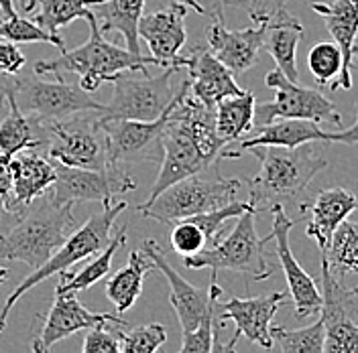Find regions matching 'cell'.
Wrapping results in <instances>:
<instances>
[{"label":"cell","mask_w":358,"mask_h":353,"mask_svg":"<svg viewBox=\"0 0 358 353\" xmlns=\"http://www.w3.org/2000/svg\"><path fill=\"white\" fill-rule=\"evenodd\" d=\"M228 144L218 136L214 108L203 106L189 93V80L178 89V102L163 130L161 169L147 201L153 199L185 176L212 167Z\"/></svg>","instance_id":"cell-1"},{"label":"cell","mask_w":358,"mask_h":353,"mask_svg":"<svg viewBox=\"0 0 358 353\" xmlns=\"http://www.w3.org/2000/svg\"><path fill=\"white\" fill-rule=\"evenodd\" d=\"M157 66L153 55H134L129 49L108 43L102 37L100 22L90 24V39L84 45L62 51L55 59H43L35 63L37 75H53L55 80H64L66 73L80 75V88L94 91L104 84H114L127 71H143L147 67Z\"/></svg>","instance_id":"cell-2"},{"label":"cell","mask_w":358,"mask_h":353,"mask_svg":"<svg viewBox=\"0 0 358 353\" xmlns=\"http://www.w3.org/2000/svg\"><path fill=\"white\" fill-rule=\"evenodd\" d=\"M73 227V205H59L43 195L24 209L21 221L0 240V260L37 270L59 250Z\"/></svg>","instance_id":"cell-3"},{"label":"cell","mask_w":358,"mask_h":353,"mask_svg":"<svg viewBox=\"0 0 358 353\" xmlns=\"http://www.w3.org/2000/svg\"><path fill=\"white\" fill-rule=\"evenodd\" d=\"M248 153L261 160L259 173L248 183L250 201L259 211L297 199L308 189L313 176L328 167V160L315 155L308 144L295 149L255 147Z\"/></svg>","instance_id":"cell-4"},{"label":"cell","mask_w":358,"mask_h":353,"mask_svg":"<svg viewBox=\"0 0 358 353\" xmlns=\"http://www.w3.org/2000/svg\"><path fill=\"white\" fill-rule=\"evenodd\" d=\"M241 187L243 181L226 179L212 165L201 173L173 183L171 187L161 191L153 201H143L141 205H136V211H141L149 220L173 225L178 221L220 209L224 205L236 201Z\"/></svg>","instance_id":"cell-5"},{"label":"cell","mask_w":358,"mask_h":353,"mask_svg":"<svg viewBox=\"0 0 358 353\" xmlns=\"http://www.w3.org/2000/svg\"><path fill=\"white\" fill-rule=\"evenodd\" d=\"M124 209H127V201L106 203L100 213L92 216L82 227L73 230L66 242L59 246V250L41 268L33 270L27 278H22L21 283L13 288V292L6 296V301H4V305L0 309V331H4L8 315H10V310L17 305V301L21 299L22 294H27L33 287L41 285L49 276L67 272L73 264L84 262L92 256L100 254L106 248V243L110 242L114 223H116L118 216Z\"/></svg>","instance_id":"cell-6"},{"label":"cell","mask_w":358,"mask_h":353,"mask_svg":"<svg viewBox=\"0 0 358 353\" xmlns=\"http://www.w3.org/2000/svg\"><path fill=\"white\" fill-rule=\"evenodd\" d=\"M257 213V207H250L248 211L241 213L236 218V225L230 230L226 238L208 246L196 256L183 258V266L189 270L210 268L216 274L220 270H230L243 274L250 283L267 280L273 274V264L265 252V243L271 240V236L259 238L255 227Z\"/></svg>","instance_id":"cell-7"},{"label":"cell","mask_w":358,"mask_h":353,"mask_svg":"<svg viewBox=\"0 0 358 353\" xmlns=\"http://www.w3.org/2000/svg\"><path fill=\"white\" fill-rule=\"evenodd\" d=\"M100 112H82L64 120L41 122L43 151L53 163L78 169H106V142L100 128Z\"/></svg>","instance_id":"cell-8"},{"label":"cell","mask_w":358,"mask_h":353,"mask_svg":"<svg viewBox=\"0 0 358 353\" xmlns=\"http://www.w3.org/2000/svg\"><path fill=\"white\" fill-rule=\"evenodd\" d=\"M0 88L15 98L27 116L51 122V120H64L67 116L82 114V112H102L104 104L96 102L90 91L80 86L66 84L64 80L45 82L39 75H27V77H6Z\"/></svg>","instance_id":"cell-9"},{"label":"cell","mask_w":358,"mask_h":353,"mask_svg":"<svg viewBox=\"0 0 358 353\" xmlns=\"http://www.w3.org/2000/svg\"><path fill=\"white\" fill-rule=\"evenodd\" d=\"M176 67H165L159 75H147L133 80L127 73L120 75L112 86V100L100 112L102 118L110 120H143L153 122L171 108L178 89L171 86Z\"/></svg>","instance_id":"cell-10"},{"label":"cell","mask_w":358,"mask_h":353,"mask_svg":"<svg viewBox=\"0 0 358 353\" xmlns=\"http://www.w3.org/2000/svg\"><path fill=\"white\" fill-rule=\"evenodd\" d=\"M265 84L275 91V100L257 106L255 122L259 126H267L277 120H313L320 124L332 122L342 128V114L320 89L291 82L277 67L268 71Z\"/></svg>","instance_id":"cell-11"},{"label":"cell","mask_w":358,"mask_h":353,"mask_svg":"<svg viewBox=\"0 0 358 353\" xmlns=\"http://www.w3.org/2000/svg\"><path fill=\"white\" fill-rule=\"evenodd\" d=\"M178 102V96L171 108L153 122L143 120H110L98 118L104 133L106 156L110 167H124L133 163H161L163 158V130L167 126L169 114Z\"/></svg>","instance_id":"cell-12"},{"label":"cell","mask_w":358,"mask_h":353,"mask_svg":"<svg viewBox=\"0 0 358 353\" xmlns=\"http://www.w3.org/2000/svg\"><path fill=\"white\" fill-rule=\"evenodd\" d=\"M324 353H358V288H346L322 256Z\"/></svg>","instance_id":"cell-13"},{"label":"cell","mask_w":358,"mask_h":353,"mask_svg":"<svg viewBox=\"0 0 358 353\" xmlns=\"http://www.w3.org/2000/svg\"><path fill=\"white\" fill-rule=\"evenodd\" d=\"M57 179L51 187V199L59 205L112 203L116 197L136 189V181L124 171V167L106 169H78L55 163Z\"/></svg>","instance_id":"cell-14"},{"label":"cell","mask_w":358,"mask_h":353,"mask_svg":"<svg viewBox=\"0 0 358 353\" xmlns=\"http://www.w3.org/2000/svg\"><path fill=\"white\" fill-rule=\"evenodd\" d=\"M143 250L153 260L155 270H159L169 283V288H171L169 303L178 315L181 333H192L200 325L206 313L212 309L218 303V299L222 296V287L218 285V274L212 272L210 287H208V290H201V288L189 285L178 270L169 264L163 248L155 240H145Z\"/></svg>","instance_id":"cell-15"},{"label":"cell","mask_w":358,"mask_h":353,"mask_svg":"<svg viewBox=\"0 0 358 353\" xmlns=\"http://www.w3.org/2000/svg\"><path fill=\"white\" fill-rule=\"evenodd\" d=\"M310 142H340L358 144V112L355 124L348 130L328 133L313 120H277L267 126H259L241 140L236 149H224L222 158H238L255 147H303Z\"/></svg>","instance_id":"cell-16"},{"label":"cell","mask_w":358,"mask_h":353,"mask_svg":"<svg viewBox=\"0 0 358 353\" xmlns=\"http://www.w3.org/2000/svg\"><path fill=\"white\" fill-rule=\"evenodd\" d=\"M273 227H271V240L277 242V258L281 262V270L285 274L287 288L293 307H295V319H306L310 315H320L322 310V290L317 288L315 280L299 266L291 252L289 232L295 225V220H291L285 213L283 205H273Z\"/></svg>","instance_id":"cell-17"},{"label":"cell","mask_w":358,"mask_h":353,"mask_svg":"<svg viewBox=\"0 0 358 353\" xmlns=\"http://www.w3.org/2000/svg\"><path fill=\"white\" fill-rule=\"evenodd\" d=\"M176 67L187 69L189 93L208 108H214L228 96L245 91L236 84L234 73L212 55L208 45H198L192 47L187 53H179Z\"/></svg>","instance_id":"cell-18"},{"label":"cell","mask_w":358,"mask_h":353,"mask_svg":"<svg viewBox=\"0 0 358 353\" xmlns=\"http://www.w3.org/2000/svg\"><path fill=\"white\" fill-rule=\"evenodd\" d=\"M287 292H271V294H261L252 299H228L226 303L218 301V310L220 319L232 321L236 325V331L245 335L246 339L263 350H273V319L277 310L283 305H287Z\"/></svg>","instance_id":"cell-19"},{"label":"cell","mask_w":358,"mask_h":353,"mask_svg":"<svg viewBox=\"0 0 358 353\" xmlns=\"http://www.w3.org/2000/svg\"><path fill=\"white\" fill-rule=\"evenodd\" d=\"M78 292H55V301L45 315L39 341L49 352L55 343L84 329H96L104 325L127 327V321L118 313H92L76 296Z\"/></svg>","instance_id":"cell-20"},{"label":"cell","mask_w":358,"mask_h":353,"mask_svg":"<svg viewBox=\"0 0 358 353\" xmlns=\"http://www.w3.org/2000/svg\"><path fill=\"white\" fill-rule=\"evenodd\" d=\"M268 21L257 22L238 31H230L224 22H212L206 33V43L212 55L228 67L234 75H243L259 61L261 49H265Z\"/></svg>","instance_id":"cell-21"},{"label":"cell","mask_w":358,"mask_h":353,"mask_svg":"<svg viewBox=\"0 0 358 353\" xmlns=\"http://www.w3.org/2000/svg\"><path fill=\"white\" fill-rule=\"evenodd\" d=\"M185 15H187V6L173 2L167 8L143 15L138 22V39L147 43L161 69L176 67V59L187 41Z\"/></svg>","instance_id":"cell-22"},{"label":"cell","mask_w":358,"mask_h":353,"mask_svg":"<svg viewBox=\"0 0 358 353\" xmlns=\"http://www.w3.org/2000/svg\"><path fill=\"white\" fill-rule=\"evenodd\" d=\"M358 209V199L344 187H330L320 191L310 203L301 205L303 220L308 223L306 234L317 243L324 254L330 246L334 232Z\"/></svg>","instance_id":"cell-23"},{"label":"cell","mask_w":358,"mask_h":353,"mask_svg":"<svg viewBox=\"0 0 358 353\" xmlns=\"http://www.w3.org/2000/svg\"><path fill=\"white\" fill-rule=\"evenodd\" d=\"M313 13L322 17L328 33L342 51L344 69L340 77L332 82L330 89L352 88V61H355V43L358 37V0H330V2H312Z\"/></svg>","instance_id":"cell-24"},{"label":"cell","mask_w":358,"mask_h":353,"mask_svg":"<svg viewBox=\"0 0 358 353\" xmlns=\"http://www.w3.org/2000/svg\"><path fill=\"white\" fill-rule=\"evenodd\" d=\"M57 179L55 163L39 149L13 156V207L24 211L33 201L43 197Z\"/></svg>","instance_id":"cell-25"},{"label":"cell","mask_w":358,"mask_h":353,"mask_svg":"<svg viewBox=\"0 0 358 353\" xmlns=\"http://www.w3.org/2000/svg\"><path fill=\"white\" fill-rule=\"evenodd\" d=\"M303 37V27L297 17L289 15L285 8L279 10L275 17L268 19L267 39H265V49L273 57L277 69L291 80L297 82V47Z\"/></svg>","instance_id":"cell-26"},{"label":"cell","mask_w":358,"mask_h":353,"mask_svg":"<svg viewBox=\"0 0 358 353\" xmlns=\"http://www.w3.org/2000/svg\"><path fill=\"white\" fill-rule=\"evenodd\" d=\"M155 270L153 260L145 254V250H131L127 264L116 270L106 283V296L114 305L118 315H124L133 309L143 292V283L149 272Z\"/></svg>","instance_id":"cell-27"},{"label":"cell","mask_w":358,"mask_h":353,"mask_svg":"<svg viewBox=\"0 0 358 353\" xmlns=\"http://www.w3.org/2000/svg\"><path fill=\"white\" fill-rule=\"evenodd\" d=\"M255 110L257 100L252 91L228 96L214 106L216 130L226 144L241 142L255 130Z\"/></svg>","instance_id":"cell-28"},{"label":"cell","mask_w":358,"mask_h":353,"mask_svg":"<svg viewBox=\"0 0 358 353\" xmlns=\"http://www.w3.org/2000/svg\"><path fill=\"white\" fill-rule=\"evenodd\" d=\"M6 96H8L10 110L0 122V153L15 156L22 151H31V149L41 151L43 149L41 122L27 116L10 93H6Z\"/></svg>","instance_id":"cell-29"},{"label":"cell","mask_w":358,"mask_h":353,"mask_svg":"<svg viewBox=\"0 0 358 353\" xmlns=\"http://www.w3.org/2000/svg\"><path fill=\"white\" fill-rule=\"evenodd\" d=\"M145 15V0H106L98 6V22L102 33L116 31L124 37L127 49L143 55L138 39V22Z\"/></svg>","instance_id":"cell-30"},{"label":"cell","mask_w":358,"mask_h":353,"mask_svg":"<svg viewBox=\"0 0 358 353\" xmlns=\"http://www.w3.org/2000/svg\"><path fill=\"white\" fill-rule=\"evenodd\" d=\"M124 242H127V225H122L118 232H114L106 248L100 254H96L82 270H78L76 274L62 272L55 292H82L86 288L102 283L110 274L112 260H114L116 252L124 246Z\"/></svg>","instance_id":"cell-31"},{"label":"cell","mask_w":358,"mask_h":353,"mask_svg":"<svg viewBox=\"0 0 358 353\" xmlns=\"http://www.w3.org/2000/svg\"><path fill=\"white\" fill-rule=\"evenodd\" d=\"M106 0H43L31 19L47 33L62 37L59 29L76 19H84V21H88V24H96L98 19H96L92 6H100Z\"/></svg>","instance_id":"cell-32"},{"label":"cell","mask_w":358,"mask_h":353,"mask_svg":"<svg viewBox=\"0 0 358 353\" xmlns=\"http://www.w3.org/2000/svg\"><path fill=\"white\" fill-rule=\"evenodd\" d=\"M336 278H344L346 274H358V223L344 221L334 232L328 250L322 254Z\"/></svg>","instance_id":"cell-33"},{"label":"cell","mask_w":358,"mask_h":353,"mask_svg":"<svg viewBox=\"0 0 358 353\" xmlns=\"http://www.w3.org/2000/svg\"><path fill=\"white\" fill-rule=\"evenodd\" d=\"M271 333L273 339L279 343L281 353H324L326 327L322 317L315 323L301 329H287L283 325H273Z\"/></svg>","instance_id":"cell-34"},{"label":"cell","mask_w":358,"mask_h":353,"mask_svg":"<svg viewBox=\"0 0 358 353\" xmlns=\"http://www.w3.org/2000/svg\"><path fill=\"white\" fill-rule=\"evenodd\" d=\"M0 39L10 41V43H49L57 47L59 51H66L64 37H55L41 29L31 17L15 15L10 19H0Z\"/></svg>","instance_id":"cell-35"},{"label":"cell","mask_w":358,"mask_h":353,"mask_svg":"<svg viewBox=\"0 0 358 353\" xmlns=\"http://www.w3.org/2000/svg\"><path fill=\"white\" fill-rule=\"evenodd\" d=\"M308 67L315 77L317 86H330L336 82L344 69V59H342V51L340 47L332 41H322L315 43L308 53Z\"/></svg>","instance_id":"cell-36"},{"label":"cell","mask_w":358,"mask_h":353,"mask_svg":"<svg viewBox=\"0 0 358 353\" xmlns=\"http://www.w3.org/2000/svg\"><path fill=\"white\" fill-rule=\"evenodd\" d=\"M122 353H157L167 341V327L161 323H149L134 327L131 331H120Z\"/></svg>","instance_id":"cell-37"},{"label":"cell","mask_w":358,"mask_h":353,"mask_svg":"<svg viewBox=\"0 0 358 353\" xmlns=\"http://www.w3.org/2000/svg\"><path fill=\"white\" fill-rule=\"evenodd\" d=\"M169 242H171L173 252L181 258L196 256L210 246L206 234L201 232V227L194 220H183L173 223Z\"/></svg>","instance_id":"cell-38"},{"label":"cell","mask_w":358,"mask_h":353,"mask_svg":"<svg viewBox=\"0 0 358 353\" xmlns=\"http://www.w3.org/2000/svg\"><path fill=\"white\" fill-rule=\"evenodd\" d=\"M218 303L206 313L201 323L192 333H181V350L178 353H212L214 345V319Z\"/></svg>","instance_id":"cell-39"},{"label":"cell","mask_w":358,"mask_h":353,"mask_svg":"<svg viewBox=\"0 0 358 353\" xmlns=\"http://www.w3.org/2000/svg\"><path fill=\"white\" fill-rule=\"evenodd\" d=\"M287 2L289 0H224V4H230V6L246 13L255 24L275 17L279 10L285 8Z\"/></svg>","instance_id":"cell-40"},{"label":"cell","mask_w":358,"mask_h":353,"mask_svg":"<svg viewBox=\"0 0 358 353\" xmlns=\"http://www.w3.org/2000/svg\"><path fill=\"white\" fill-rule=\"evenodd\" d=\"M82 353H122L120 331H116V329L110 331V329H106V325L88 329Z\"/></svg>","instance_id":"cell-41"},{"label":"cell","mask_w":358,"mask_h":353,"mask_svg":"<svg viewBox=\"0 0 358 353\" xmlns=\"http://www.w3.org/2000/svg\"><path fill=\"white\" fill-rule=\"evenodd\" d=\"M24 66H27V57L17 43L0 41V75L2 77L19 75Z\"/></svg>","instance_id":"cell-42"},{"label":"cell","mask_w":358,"mask_h":353,"mask_svg":"<svg viewBox=\"0 0 358 353\" xmlns=\"http://www.w3.org/2000/svg\"><path fill=\"white\" fill-rule=\"evenodd\" d=\"M187 8H194L201 17L212 19V22H224V0H173Z\"/></svg>","instance_id":"cell-43"},{"label":"cell","mask_w":358,"mask_h":353,"mask_svg":"<svg viewBox=\"0 0 358 353\" xmlns=\"http://www.w3.org/2000/svg\"><path fill=\"white\" fill-rule=\"evenodd\" d=\"M0 195L13 207V156L0 153Z\"/></svg>","instance_id":"cell-44"},{"label":"cell","mask_w":358,"mask_h":353,"mask_svg":"<svg viewBox=\"0 0 358 353\" xmlns=\"http://www.w3.org/2000/svg\"><path fill=\"white\" fill-rule=\"evenodd\" d=\"M22 213H24V211H19V209L10 207L8 201L0 195V240H2V238L21 221Z\"/></svg>","instance_id":"cell-45"},{"label":"cell","mask_w":358,"mask_h":353,"mask_svg":"<svg viewBox=\"0 0 358 353\" xmlns=\"http://www.w3.org/2000/svg\"><path fill=\"white\" fill-rule=\"evenodd\" d=\"M243 335L236 331L234 335H232V339L228 341V343H222L220 341V335H218V329L214 331V345H212V353H234L236 350V343H238V339H241Z\"/></svg>","instance_id":"cell-46"},{"label":"cell","mask_w":358,"mask_h":353,"mask_svg":"<svg viewBox=\"0 0 358 353\" xmlns=\"http://www.w3.org/2000/svg\"><path fill=\"white\" fill-rule=\"evenodd\" d=\"M43 0H15V8L22 17H33Z\"/></svg>","instance_id":"cell-47"},{"label":"cell","mask_w":358,"mask_h":353,"mask_svg":"<svg viewBox=\"0 0 358 353\" xmlns=\"http://www.w3.org/2000/svg\"><path fill=\"white\" fill-rule=\"evenodd\" d=\"M17 15V8H15V0H0V17L2 19H10Z\"/></svg>","instance_id":"cell-48"},{"label":"cell","mask_w":358,"mask_h":353,"mask_svg":"<svg viewBox=\"0 0 358 353\" xmlns=\"http://www.w3.org/2000/svg\"><path fill=\"white\" fill-rule=\"evenodd\" d=\"M10 110V104H8V96H6V91L0 88V122L4 120V116L8 114Z\"/></svg>","instance_id":"cell-49"},{"label":"cell","mask_w":358,"mask_h":353,"mask_svg":"<svg viewBox=\"0 0 358 353\" xmlns=\"http://www.w3.org/2000/svg\"><path fill=\"white\" fill-rule=\"evenodd\" d=\"M8 274H10L8 268H6V266H0V287L8 280Z\"/></svg>","instance_id":"cell-50"},{"label":"cell","mask_w":358,"mask_h":353,"mask_svg":"<svg viewBox=\"0 0 358 353\" xmlns=\"http://www.w3.org/2000/svg\"><path fill=\"white\" fill-rule=\"evenodd\" d=\"M33 353H49V352L45 350L43 343H41L39 339H35V341H33Z\"/></svg>","instance_id":"cell-51"},{"label":"cell","mask_w":358,"mask_h":353,"mask_svg":"<svg viewBox=\"0 0 358 353\" xmlns=\"http://www.w3.org/2000/svg\"><path fill=\"white\" fill-rule=\"evenodd\" d=\"M355 59H358V37H357V43H355Z\"/></svg>","instance_id":"cell-52"},{"label":"cell","mask_w":358,"mask_h":353,"mask_svg":"<svg viewBox=\"0 0 358 353\" xmlns=\"http://www.w3.org/2000/svg\"><path fill=\"white\" fill-rule=\"evenodd\" d=\"M0 19H2V17H0Z\"/></svg>","instance_id":"cell-53"},{"label":"cell","mask_w":358,"mask_h":353,"mask_svg":"<svg viewBox=\"0 0 358 353\" xmlns=\"http://www.w3.org/2000/svg\"><path fill=\"white\" fill-rule=\"evenodd\" d=\"M234 353H236V352H234Z\"/></svg>","instance_id":"cell-54"}]
</instances>
